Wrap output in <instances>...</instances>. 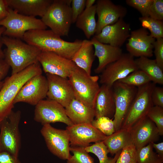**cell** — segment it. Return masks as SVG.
<instances>
[{
  "label": "cell",
  "instance_id": "obj_23",
  "mask_svg": "<svg viewBox=\"0 0 163 163\" xmlns=\"http://www.w3.org/2000/svg\"><path fill=\"white\" fill-rule=\"evenodd\" d=\"M94 109L96 118L101 116L111 118L115 111L114 99L112 87L102 85L96 97Z\"/></svg>",
  "mask_w": 163,
  "mask_h": 163
},
{
  "label": "cell",
  "instance_id": "obj_21",
  "mask_svg": "<svg viewBox=\"0 0 163 163\" xmlns=\"http://www.w3.org/2000/svg\"><path fill=\"white\" fill-rule=\"evenodd\" d=\"M8 8L24 15L42 17L53 0H5Z\"/></svg>",
  "mask_w": 163,
  "mask_h": 163
},
{
  "label": "cell",
  "instance_id": "obj_2",
  "mask_svg": "<svg viewBox=\"0 0 163 163\" xmlns=\"http://www.w3.org/2000/svg\"><path fill=\"white\" fill-rule=\"evenodd\" d=\"M0 40L6 48L3 51L4 59L12 69L11 75L18 73L38 62L41 51L21 39L3 35Z\"/></svg>",
  "mask_w": 163,
  "mask_h": 163
},
{
  "label": "cell",
  "instance_id": "obj_25",
  "mask_svg": "<svg viewBox=\"0 0 163 163\" xmlns=\"http://www.w3.org/2000/svg\"><path fill=\"white\" fill-rule=\"evenodd\" d=\"M111 155H113L125 147L133 144L130 129L121 128L102 141Z\"/></svg>",
  "mask_w": 163,
  "mask_h": 163
},
{
  "label": "cell",
  "instance_id": "obj_7",
  "mask_svg": "<svg viewBox=\"0 0 163 163\" xmlns=\"http://www.w3.org/2000/svg\"><path fill=\"white\" fill-rule=\"evenodd\" d=\"M0 26L5 28L3 35L20 39L27 31L47 28L41 19L20 14L9 8L7 16L0 21Z\"/></svg>",
  "mask_w": 163,
  "mask_h": 163
},
{
  "label": "cell",
  "instance_id": "obj_28",
  "mask_svg": "<svg viewBox=\"0 0 163 163\" xmlns=\"http://www.w3.org/2000/svg\"><path fill=\"white\" fill-rule=\"evenodd\" d=\"M139 70L144 72L151 82L160 85L163 84V70L157 64L155 60L145 57H140L135 59Z\"/></svg>",
  "mask_w": 163,
  "mask_h": 163
},
{
  "label": "cell",
  "instance_id": "obj_24",
  "mask_svg": "<svg viewBox=\"0 0 163 163\" xmlns=\"http://www.w3.org/2000/svg\"><path fill=\"white\" fill-rule=\"evenodd\" d=\"M65 108L67 116L73 124L91 123L95 117L94 108L75 98Z\"/></svg>",
  "mask_w": 163,
  "mask_h": 163
},
{
  "label": "cell",
  "instance_id": "obj_48",
  "mask_svg": "<svg viewBox=\"0 0 163 163\" xmlns=\"http://www.w3.org/2000/svg\"><path fill=\"white\" fill-rule=\"evenodd\" d=\"M3 119L0 118V123Z\"/></svg>",
  "mask_w": 163,
  "mask_h": 163
},
{
  "label": "cell",
  "instance_id": "obj_29",
  "mask_svg": "<svg viewBox=\"0 0 163 163\" xmlns=\"http://www.w3.org/2000/svg\"><path fill=\"white\" fill-rule=\"evenodd\" d=\"M84 149L88 152L94 154L97 157L99 163H116L121 150L116 153L113 158L108 157L109 152L102 141L95 142Z\"/></svg>",
  "mask_w": 163,
  "mask_h": 163
},
{
  "label": "cell",
  "instance_id": "obj_16",
  "mask_svg": "<svg viewBox=\"0 0 163 163\" xmlns=\"http://www.w3.org/2000/svg\"><path fill=\"white\" fill-rule=\"evenodd\" d=\"M71 146L85 147L92 142L103 141L107 137L91 123L73 124L66 127Z\"/></svg>",
  "mask_w": 163,
  "mask_h": 163
},
{
  "label": "cell",
  "instance_id": "obj_22",
  "mask_svg": "<svg viewBox=\"0 0 163 163\" xmlns=\"http://www.w3.org/2000/svg\"><path fill=\"white\" fill-rule=\"evenodd\" d=\"M94 48V55L98 59V64L95 69L96 73H101L108 64L116 61L123 53L121 48L102 43L94 37L91 40Z\"/></svg>",
  "mask_w": 163,
  "mask_h": 163
},
{
  "label": "cell",
  "instance_id": "obj_34",
  "mask_svg": "<svg viewBox=\"0 0 163 163\" xmlns=\"http://www.w3.org/2000/svg\"><path fill=\"white\" fill-rule=\"evenodd\" d=\"M91 124L107 136L111 135L115 132L113 121L108 117H99L94 119Z\"/></svg>",
  "mask_w": 163,
  "mask_h": 163
},
{
  "label": "cell",
  "instance_id": "obj_20",
  "mask_svg": "<svg viewBox=\"0 0 163 163\" xmlns=\"http://www.w3.org/2000/svg\"><path fill=\"white\" fill-rule=\"evenodd\" d=\"M130 130L136 149L158 141L159 139L157 126L147 116L139 120Z\"/></svg>",
  "mask_w": 163,
  "mask_h": 163
},
{
  "label": "cell",
  "instance_id": "obj_15",
  "mask_svg": "<svg viewBox=\"0 0 163 163\" xmlns=\"http://www.w3.org/2000/svg\"><path fill=\"white\" fill-rule=\"evenodd\" d=\"M126 48L133 57L149 58L153 54L154 44L156 39L146 29L143 27L132 31L128 39Z\"/></svg>",
  "mask_w": 163,
  "mask_h": 163
},
{
  "label": "cell",
  "instance_id": "obj_17",
  "mask_svg": "<svg viewBox=\"0 0 163 163\" xmlns=\"http://www.w3.org/2000/svg\"><path fill=\"white\" fill-rule=\"evenodd\" d=\"M48 89V99L53 100L65 107L75 98L72 86L68 78L46 73Z\"/></svg>",
  "mask_w": 163,
  "mask_h": 163
},
{
  "label": "cell",
  "instance_id": "obj_40",
  "mask_svg": "<svg viewBox=\"0 0 163 163\" xmlns=\"http://www.w3.org/2000/svg\"><path fill=\"white\" fill-rule=\"evenodd\" d=\"M86 0H72L71 9L72 23H75L79 16L85 8Z\"/></svg>",
  "mask_w": 163,
  "mask_h": 163
},
{
  "label": "cell",
  "instance_id": "obj_10",
  "mask_svg": "<svg viewBox=\"0 0 163 163\" xmlns=\"http://www.w3.org/2000/svg\"><path fill=\"white\" fill-rule=\"evenodd\" d=\"M139 70L134 57L129 53H123L116 61L108 64L101 73L100 82L112 87L116 82Z\"/></svg>",
  "mask_w": 163,
  "mask_h": 163
},
{
  "label": "cell",
  "instance_id": "obj_33",
  "mask_svg": "<svg viewBox=\"0 0 163 163\" xmlns=\"http://www.w3.org/2000/svg\"><path fill=\"white\" fill-rule=\"evenodd\" d=\"M70 150L73 155L67 160V163H94V159L84 147L70 146Z\"/></svg>",
  "mask_w": 163,
  "mask_h": 163
},
{
  "label": "cell",
  "instance_id": "obj_6",
  "mask_svg": "<svg viewBox=\"0 0 163 163\" xmlns=\"http://www.w3.org/2000/svg\"><path fill=\"white\" fill-rule=\"evenodd\" d=\"M21 117L20 110H13L0 123V152H5L18 158L21 147L19 124Z\"/></svg>",
  "mask_w": 163,
  "mask_h": 163
},
{
  "label": "cell",
  "instance_id": "obj_46",
  "mask_svg": "<svg viewBox=\"0 0 163 163\" xmlns=\"http://www.w3.org/2000/svg\"><path fill=\"white\" fill-rule=\"evenodd\" d=\"M5 30V28L2 26H0V38L1 37L2 35L3 34ZM3 44L0 40V59H4V54L3 51L2 50V47Z\"/></svg>",
  "mask_w": 163,
  "mask_h": 163
},
{
  "label": "cell",
  "instance_id": "obj_14",
  "mask_svg": "<svg viewBox=\"0 0 163 163\" xmlns=\"http://www.w3.org/2000/svg\"><path fill=\"white\" fill-rule=\"evenodd\" d=\"M38 61L45 73L67 78L78 67L72 60L50 52L41 51Z\"/></svg>",
  "mask_w": 163,
  "mask_h": 163
},
{
  "label": "cell",
  "instance_id": "obj_26",
  "mask_svg": "<svg viewBox=\"0 0 163 163\" xmlns=\"http://www.w3.org/2000/svg\"><path fill=\"white\" fill-rule=\"evenodd\" d=\"M93 47L91 40H82L81 46L71 59L77 66L84 70L88 75H91L95 57Z\"/></svg>",
  "mask_w": 163,
  "mask_h": 163
},
{
  "label": "cell",
  "instance_id": "obj_13",
  "mask_svg": "<svg viewBox=\"0 0 163 163\" xmlns=\"http://www.w3.org/2000/svg\"><path fill=\"white\" fill-rule=\"evenodd\" d=\"M48 89L46 77L42 74L34 76L21 88L14 100V104L23 102L35 106L47 96Z\"/></svg>",
  "mask_w": 163,
  "mask_h": 163
},
{
  "label": "cell",
  "instance_id": "obj_35",
  "mask_svg": "<svg viewBox=\"0 0 163 163\" xmlns=\"http://www.w3.org/2000/svg\"><path fill=\"white\" fill-rule=\"evenodd\" d=\"M146 116L155 124L160 136L163 135V108L153 106L150 109Z\"/></svg>",
  "mask_w": 163,
  "mask_h": 163
},
{
  "label": "cell",
  "instance_id": "obj_37",
  "mask_svg": "<svg viewBox=\"0 0 163 163\" xmlns=\"http://www.w3.org/2000/svg\"><path fill=\"white\" fill-rule=\"evenodd\" d=\"M153 0H126L128 5L135 8L141 14L142 17H149V11Z\"/></svg>",
  "mask_w": 163,
  "mask_h": 163
},
{
  "label": "cell",
  "instance_id": "obj_36",
  "mask_svg": "<svg viewBox=\"0 0 163 163\" xmlns=\"http://www.w3.org/2000/svg\"><path fill=\"white\" fill-rule=\"evenodd\" d=\"M136 151L133 144L125 147L121 150L116 163H137Z\"/></svg>",
  "mask_w": 163,
  "mask_h": 163
},
{
  "label": "cell",
  "instance_id": "obj_45",
  "mask_svg": "<svg viewBox=\"0 0 163 163\" xmlns=\"http://www.w3.org/2000/svg\"><path fill=\"white\" fill-rule=\"evenodd\" d=\"M153 147L156 151V152L161 158H163V142L158 143H151Z\"/></svg>",
  "mask_w": 163,
  "mask_h": 163
},
{
  "label": "cell",
  "instance_id": "obj_32",
  "mask_svg": "<svg viewBox=\"0 0 163 163\" xmlns=\"http://www.w3.org/2000/svg\"><path fill=\"white\" fill-rule=\"evenodd\" d=\"M128 85L138 87L151 82L149 77L140 70L135 71L118 81Z\"/></svg>",
  "mask_w": 163,
  "mask_h": 163
},
{
  "label": "cell",
  "instance_id": "obj_11",
  "mask_svg": "<svg viewBox=\"0 0 163 163\" xmlns=\"http://www.w3.org/2000/svg\"><path fill=\"white\" fill-rule=\"evenodd\" d=\"M115 111L113 120L115 131L121 128L124 118L135 96L137 88L120 82L113 85Z\"/></svg>",
  "mask_w": 163,
  "mask_h": 163
},
{
  "label": "cell",
  "instance_id": "obj_19",
  "mask_svg": "<svg viewBox=\"0 0 163 163\" xmlns=\"http://www.w3.org/2000/svg\"><path fill=\"white\" fill-rule=\"evenodd\" d=\"M130 30L129 24L121 18L114 24L104 27L94 37L102 43L120 48L129 37Z\"/></svg>",
  "mask_w": 163,
  "mask_h": 163
},
{
  "label": "cell",
  "instance_id": "obj_38",
  "mask_svg": "<svg viewBox=\"0 0 163 163\" xmlns=\"http://www.w3.org/2000/svg\"><path fill=\"white\" fill-rule=\"evenodd\" d=\"M149 16L153 19L163 21V0H153L149 11Z\"/></svg>",
  "mask_w": 163,
  "mask_h": 163
},
{
  "label": "cell",
  "instance_id": "obj_44",
  "mask_svg": "<svg viewBox=\"0 0 163 163\" xmlns=\"http://www.w3.org/2000/svg\"><path fill=\"white\" fill-rule=\"evenodd\" d=\"M8 12V7L5 0H0V21L7 16Z\"/></svg>",
  "mask_w": 163,
  "mask_h": 163
},
{
  "label": "cell",
  "instance_id": "obj_47",
  "mask_svg": "<svg viewBox=\"0 0 163 163\" xmlns=\"http://www.w3.org/2000/svg\"><path fill=\"white\" fill-rule=\"evenodd\" d=\"M96 2L95 0H86L85 8H88L91 7Z\"/></svg>",
  "mask_w": 163,
  "mask_h": 163
},
{
  "label": "cell",
  "instance_id": "obj_3",
  "mask_svg": "<svg viewBox=\"0 0 163 163\" xmlns=\"http://www.w3.org/2000/svg\"><path fill=\"white\" fill-rule=\"evenodd\" d=\"M42 73L38 62L5 78L0 90V118H4L12 110L14 100L24 84L32 77Z\"/></svg>",
  "mask_w": 163,
  "mask_h": 163
},
{
  "label": "cell",
  "instance_id": "obj_8",
  "mask_svg": "<svg viewBox=\"0 0 163 163\" xmlns=\"http://www.w3.org/2000/svg\"><path fill=\"white\" fill-rule=\"evenodd\" d=\"M155 84L151 82L137 87L135 96L123 122L121 128L129 129L146 116L153 105L151 94Z\"/></svg>",
  "mask_w": 163,
  "mask_h": 163
},
{
  "label": "cell",
  "instance_id": "obj_9",
  "mask_svg": "<svg viewBox=\"0 0 163 163\" xmlns=\"http://www.w3.org/2000/svg\"><path fill=\"white\" fill-rule=\"evenodd\" d=\"M40 133L51 153L62 160L69 158L71 155L69 138L66 129H57L46 124L43 125Z\"/></svg>",
  "mask_w": 163,
  "mask_h": 163
},
{
  "label": "cell",
  "instance_id": "obj_43",
  "mask_svg": "<svg viewBox=\"0 0 163 163\" xmlns=\"http://www.w3.org/2000/svg\"><path fill=\"white\" fill-rule=\"evenodd\" d=\"M10 68L4 59H0V89L4 82L2 80L7 75Z\"/></svg>",
  "mask_w": 163,
  "mask_h": 163
},
{
  "label": "cell",
  "instance_id": "obj_30",
  "mask_svg": "<svg viewBox=\"0 0 163 163\" xmlns=\"http://www.w3.org/2000/svg\"><path fill=\"white\" fill-rule=\"evenodd\" d=\"M136 150L137 163L163 162V158L154 151L151 143Z\"/></svg>",
  "mask_w": 163,
  "mask_h": 163
},
{
  "label": "cell",
  "instance_id": "obj_4",
  "mask_svg": "<svg viewBox=\"0 0 163 163\" xmlns=\"http://www.w3.org/2000/svg\"><path fill=\"white\" fill-rule=\"evenodd\" d=\"M72 0H53L46 13L41 18L44 24L55 34L67 36L72 23Z\"/></svg>",
  "mask_w": 163,
  "mask_h": 163
},
{
  "label": "cell",
  "instance_id": "obj_12",
  "mask_svg": "<svg viewBox=\"0 0 163 163\" xmlns=\"http://www.w3.org/2000/svg\"><path fill=\"white\" fill-rule=\"evenodd\" d=\"M34 119L43 125L61 122L68 126L73 124L67 116L65 108L56 101L43 100L35 106Z\"/></svg>",
  "mask_w": 163,
  "mask_h": 163
},
{
  "label": "cell",
  "instance_id": "obj_18",
  "mask_svg": "<svg viewBox=\"0 0 163 163\" xmlns=\"http://www.w3.org/2000/svg\"><path fill=\"white\" fill-rule=\"evenodd\" d=\"M96 2L98 19L95 35L100 33L106 26L113 24L120 18H123L127 12L125 7L115 4L110 0H98Z\"/></svg>",
  "mask_w": 163,
  "mask_h": 163
},
{
  "label": "cell",
  "instance_id": "obj_39",
  "mask_svg": "<svg viewBox=\"0 0 163 163\" xmlns=\"http://www.w3.org/2000/svg\"><path fill=\"white\" fill-rule=\"evenodd\" d=\"M153 49L155 57V60L158 66L163 70V38L156 39Z\"/></svg>",
  "mask_w": 163,
  "mask_h": 163
},
{
  "label": "cell",
  "instance_id": "obj_31",
  "mask_svg": "<svg viewBox=\"0 0 163 163\" xmlns=\"http://www.w3.org/2000/svg\"><path fill=\"white\" fill-rule=\"evenodd\" d=\"M142 27L148 29L151 36L155 39L163 38V21L155 20L149 17L139 18Z\"/></svg>",
  "mask_w": 163,
  "mask_h": 163
},
{
  "label": "cell",
  "instance_id": "obj_5",
  "mask_svg": "<svg viewBox=\"0 0 163 163\" xmlns=\"http://www.w3.org/2000/svg\"><path fill=\"white\" fill-rule=\"evenodd\" d=\"M72 86L75 99L94 108L95 101L100 87L97 75H88L78 66L68 78Z\"/></svg>",
  "mask_w": 163,
  "mask_h": 163
},
{
  "label": "cell",
  "instance_id": "obj_1",
  "mask_svg": "<svg viewBox=\"0 0 163 163\" xmlns=\"http://www.w3.org/2000/svg\"><path fill=\"white\" fill-rule=\"evenodd\" d=\"M23 40L41 51L50 52L71 60L81 46L82 40L66 41L51 30H33L26 32Z\"/></svg>",
  "mask_w": 163,
  "mask_h": 163
},
{
  "label": "cell",
  "instance_id": "obj_27",
  "mask_svg": "<svg viewBox=\"0 0 163 163\" xmlns=\"http://www.w3.org/2000/svg\"><path fill=\"white\" fill-rule=\"evenodd\" d=\"M96 5L95 4L89 8H85L75 22L76 27L82 30L88 39H89L96 32Z\"/></svg>",
  "mask_w": 163,
  "mask_h": 163
},
{
  "label": "cell",
  "instance_id": "obj_49",
  "mask_svg": "<svg viewBox=\"0 0 163 163\" xmlns=\"http://www.w3.org/2000/svg\"></svg>",
  "mask_w": 163,
  "mask_h": 163
},
{
  "label": "cell",
  "instance_id": "obj_42",
  "mask_svg": "<svg viewBox=\"0 0 163 163\" xmlns=\"http://www.w3.org/2000/svg\"><path fill=\"white\" fill-rule=\"evenodd\" d=\"M0 163H21L18 158L10 153L5 152H0Z\"/></svg>",
  "mask_w": 163,
  "mask_h": 163
},
{
  "label": "cell",
  "instance_id": "obj_41",
  "mask_svg": "<svg viewBox=\"0 0 163 163\" xmlns=\"http://www.w3.org/2000/svg\"><path fill=\"white\" fill-rule=\"evenodd\" d=\"M151 98L154 106L163 108V88L155 86L152 90Z\"/></svg>",
  "mask_w": 163,
  "mask_h": 163
}]
</instances>
